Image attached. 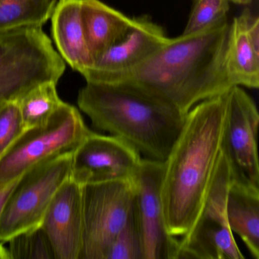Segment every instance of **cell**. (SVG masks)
<instances>
[{"label":"cell","mask_w":259,"mask_h":259,"mask_svg":"<svg viewBox=\"0 0 259 259\" xmlns=\"http://www.w3.org/2000/svg\"><path fill=\"white\" fill-rule=\"evenodd\" d=\"M66 65L42 27L0 33V108L45 82H58Z\"/></svg>","instance_id":"cell-4"},{"label":"cell","mask_w":259,"mask_h":259,"mask_svg":"<svg viewBox=\"0 0 259 259\" xmlns=\"http://www.w3.org/2000/svg\"><path fill=\"white\" fill-rule=\"evenodd\" d=\"M81 186L83 235L78 259H105L133 210V179Z\"/></svg>","instance_id":"cell-8"},{"label":"cell","mask_w":259,"mask_h":259,"mask_svg":"<svg viewBox=\"0 0 259 259\" xmlns=\"http://www.w3.org/2000/svg\"><path fill=\"white\" fill-rule=\"evenodd\" d=\"M258 125V112L252 98L241 86L232 87L228 92L222 151L230 163L232 179L257 189H259Z\"/></svg>","instance_id":"cell-10"},{"label":"cell","mask_w":259,"mask_h":259,"mask_svg":"<svg viewBox=\"0 0 259 259\" xmlns=\"http://www.w3.org/2000/svg\"><path fill=\"white\" fill-rule=\"evenodd\" d=\"M81 15L86 41L94 60L125 32L133 21V18L100 0H81Z\"/></svg>","instance_id":"cell-17"},{"label":"cell","mask_w":259,"mask_h":259,"mask_svg":"<svg viewBox=\"0 0 259 259\" xmlns=\"http://www.w3.org/2000/svg\"><path fill=\"white\" fill-rule=\"evenodd\" d=\"M230 23L168 39L143 61L98 83L125 84L159 98L187 114L198 103L227 93L226 70Z\"/></svg>","instance_id":"cell-1"},{"label":"cell","mask_w":259,"mask_h":259,"mask_svg":"<svg viewBox=\"0 0 259 259\" xmlns=\"http://www.w3.org/2000/svg\"><path fill=\"white\" fill-rule=\"evenodd\" d=\"M226 211L232 233L240 237L254 259H259V189L231 177Z\"/></svg>","instance_id":"cell-16"},{"label":"cell","mask_w":259,"mask_h":259,"mask_svg":"<svg viewBox=\"0 0 259 259\" xmlns=\"http://www.w3.org/2000/svg\"><path fill=\"white\" fill-rule=\"evenodd\" d=\"M251 14L245 9L230 23L226 70L233 85L248 89L259 87V53L253 48L248 35Z\"/></svg>","instance_id":"cell-15"},{"label":"cell","mask_w":259,"mask_h":259,"mask_svg":"<svg viewBox=\"0 0 259 259\" xmlns=\"http://www.w3.org/2000/svg\"><path fill=\"white\" fill-rule=\"evenodd\" d=\"M228 92L198 103L187 113L164 161L162 202L168 232L174 237L190 231L213 180L222 151Z\"/></svg>","instance_id":"cell-2"},{"label":"cell","mask_w":259,"mask_h":259,"mask_svg":"<svg viewBox=\"0 0 259 259\" xmlns=\"http://www.w3.org/2000/svg\"><path fill=\"white\" fill-rule=\"evenodd\" d=\"M81 0H59L53 12L52 34L63 60L82 75L94 60L88 47L81 15Z\"/></svg>","instance_id":"cell-14"},{"label":"cell","mask_w":259,"mask_h":259,"mask_svg":"<svg viewBox=\"0 0 259 259\" xmlns=\"http://www.w3.org/2000/svg\"><path fill=\"white\" fill-rule=\"evenodd\" d=\"M40 227L52 245L56 259H78L83 235L81 186L69 178L51 200Z\"/></svg>","instance_id":"cell-13"},{"label":"cell","mask_w":259,"mask_h":259,"mask_svg":"<svg viewBox=\"0 0 259 259\" xmlns=\"http://www.w3.org/2000/svg\"><path fill=\"white\" fill-rule=\"evenodd\" d=\"M72 154L47 160L20 177L0 217V242L40 226L56 192L70 178Z\"/></svg>","instance_id":"cell-7"},{"label":"cell","mask_w":259,"mask_h":259,"mask_svg":"<svg viewBox=\"0 0 259 259\" xmlns=\"http://www.w3.org/2000/svg\"><path fill=\"white\" fill-rule=\"evenodd\" d=\"M192 8L183 35L204 31L227 19L230 0H192Z\"/></svg>","instance_id":"cell-21"},{"label":"cell","mask_w":259,"mask_h":259,"mask_svg":"<svg viewBox=\"0 0 259 259\" xmlns=\"http://www.w3.org/2000/svg\"><path fill=\"white\" fill-rule=\"evenodd\" d=\"M91 132L78 110L63 102L45 123L25 128L0 157V189L47 160L73 152Z\"/></svg>","instance_id":"cell-5"},{"label":"cell","mask_w":259,"mask_h":259,"mask_svg":"<svg viewBox=\"0 0 259 259\" xmlns=\"http://www.w3.org/2000/svg\"><path fill=\"white\" fill-rule=\"evenodd\" d=\"M20 177L17 179V180H15V181L12 182L10 184L7 185V186L0 189V217H1L3 211H4L7 200L10 198L12 192H13L14 188L16 187V184H17Z\"/></svg>","instance_id":"cell-24"},{"label":"cell","mask_w":259,"mask_h":259,"mask_svg":"<svg viewBox=\"0 0 259 259\" xmlns=\"http://www.w3.org/2000/svg\"><path fill=\"white\" fill-rule=\"evenodd\" d=\"M56 86L51 81L39 84L18 101L25 128L45 123L63 104Z\"/></svg>","instance_id":"cell-19"},{"label":"cell","mask_w":259,"mask_h":259,"mask_svg":"<svg viewBox=\"0 0 259 259\" xmlns=\"http://www.w3.org/2000/svg\"><path fill=\"white\" fill-rule=\"evenodd\" d=\"M8 242L10 259H56L51 242L40 226L18 233Z\"/></svg>","instance_id":"cell-20"},{"label":"cell","mask_w":259,"mask_h":259,"mask_svg":"<svg viewBox=\"0 0 259 259\" xmlns=\"http://www.w3.org/2000/svg\"><path fill=\"white\" fill-rule=\"evenodd\" d=\"M57 0H0V33L42 27L52 16Z\"/></svg>","instance_id":"cell-18"},{"label":"cell","mask_w":259,"mask_h":259,"mask_svg":"<svg viewBox=\"0 0 259 259\" xmlns=\"http://www.w3.org/2000/svg\"><path fill=\"white\" fill-rule=\"evenodd\" d=\"M105 259H144L142 237L133 209L120 231L110 245Z\"/></svg>","instance_id":"cell-22"},{"label":"cell","mask_w":259,"mask_h":259,"mask_svg":"<svg viewBox=\"0 0 259 259\" xmlns=\"http://www.w3.org/2000/svg\"><path fill=\"white\" fill-rule=\"evenodd\" d=\"M231 169L225 154L221 157L201 211L190 231L180 239L177 259H244L226 211Z\"/></svg>","instance_id":"cell-6"},{"label":"cell","mask_w":259,"mask_h":259,"mask_svg":"<svg viewBox=\"0 0 259 259\" xmlns=\"http://www.w3.org/2000/svg\"><path fill=\"white\" fill-rule=\"evenodd\" d=\"M230 1L239 5H248L251 2V0H230Z\"/></svg>","instance_id":"cell-26"},{"label":"cell","mask_w":259,"mask_h":259,"mask_svg":"<svg viewBox=\"0 0 259 259\" xmlns=\"http://www.w3.org/2000/svg\"><path fill=\"white\" fill-rule=\"evenodd\" d=\"M169 37L148 16L133 18L125 32L82 74L87 82H100L107 77L125 72L143 61Z\"/></svg>","instance_id":"cell-12"},{"label":"cell","mask_w":259,"mask_h":259,"mask_svg":"<svg viewBox=\"0 0 259 259\" xmlns=\"http://www.w3.org/2000/svg\"><path fill=\"white\" fill-rule=\"evenodd\" d=\"M78 104L97 130L128 142L145 158L164 162L186 115L171 104L125 84L87 82Z\"/></svg>","instance_id":"cell-3"},{"label":"cell","mask_w":259,"mask_h":259,"mask_svg":"<svg viewBox=\"0 0 259 259\" xmlns=\"http://www.w3.org/2000/svg\"><path fill=\"white\" fill-rule=\"evenodd\" d=\"M0 259H10L8 248L4 246L3 242H0Z\"/></svg>","instance_id":"cell-25"},{"label":"cell","mask_w":259,"mask_h":259,"mask_svg":"<svg viewBox=\"0 0 259 259\" xmlns=\"http://www.w3.org/2000/svg\"><path fill=\"white\" fill-rule=\"evenodd\" d=\"M25 130L17 103H9L0 108V157Z\"/></svg>","instance_id":"cell-23"},{"label":"cell","mask_w":259,"mask_h":259,"mask_svg":"<svg viewBox=\"0 0 259 259\" xmlns=\"http://www.w3.org/2000/svg\"><path fill=\"white\" fill-rule=\"evenodd\" d=\"M142 160L121 138L91 132L72 152L70 178L80 186L132 180Z\"/></svg>","instance_id":"cell-11"},{"label":"cell","mask_w":259,"mask_h":259,"mask_svg":"<svg viewBox=\"0 0 259 259\" xmlns=\"http://www.w3.org/2000/svg\"><path fill=\"white\" fill-rule=\"evenodd\" d=\"M164 162L144 158L133 178L144 259H177L180 241L167 230L161 198Z\"/></svg>","instance_id":"cell-9"}]
</instances>
